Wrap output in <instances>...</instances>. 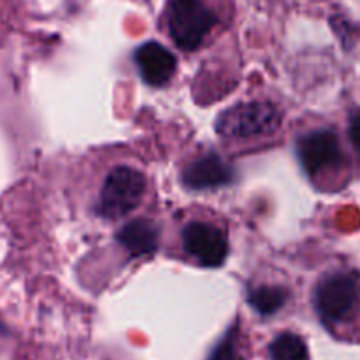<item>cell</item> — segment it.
I'll list each match as a JSON object with an SVG mask.
<instances>
[{
  "label": "cell",
  "instance_id": "2",
  "mask_svg": "<svg viewBox=\"0 0 360 360\" xmlns=\"http://www.w3.org/2000/svg\"><path fill=\"white\" fill-rule=\"evenodd\" d=\"M360 278L355 271H334L326 274L315 288V309L326 326L347 322L357 308Z\"/></svg>",
  "mask_w": 360,
  "mask_h": 360
},
{
  "label": "cell",
  "instance_id": "3",
  "mask_svg": "<svg viewBox=\"0 0 360 360\" xmlns=\"http://www.w3.org/2000/svg\"><path fill=\"white\" fill-rule=\"evenodd\" d=\"M146 192V178L141 171L127 165L111 169L102 185L97 214L104 220H120L139 206Z\"/></svg>",
  "mask_w": 360,
  "mask_h": 360
},
{
  "label": "cell",
  "instance_id": "9",
  "mask_svg": "<svg viewBox=\"0 0 360 360\" xmlns=\"http://www.w3.org/2000/svg\"><path fill=\"white\" fill-rule=\"evenodd\" d=\"M116 239L132 257H148L158 250L160 229L148 218H137L123 225L116 234Z\"/></svg>",
  "mask_w": 360,
  "mask_h": 360
},
{
  "label": "cell",
  "instance_id": "1",
  "mask_svg": "<svg viewBox=\"0 0 360 360\" xmlns=\"http://www.w3.org/2000/svg\"><path fill=\"white\" fill-rule=\"evenodd\" d=\"M220 16L204 0H167L165 25L169 37L183 51H195L220 25Z\"/></svg>",
  "mask_w": 360,
  "mask_h": 360
},
{
  "label": "cell",
  "instance_id": "4",
  "mask_svg": "<svg viewBox=\"0 0 360 360\" xmlns=\"http://www.w3.org/2000/svg\"><path fill=\"white\" fill-rule=\"evenodd\" d=\"M281 125V112L271 102H243L221 112L217 120V132L221 137L271 136Z\"/></svg>",
  "mask_w": 360,
  "mask_h": 360
},
{
  "label": "cell",
  "instance_id": "6",
  "mask_svg": "<svg viewBox=\"0 0 360 360\" xmlns=\"http://www.w3.org/2000/svg\"><path fill=\"white\" fill-rule=\"evenodd\" d=\"M299 164L309 178H316L329 167H338L343 162L340 137L330 129H319L299 137L295 144Z\"/></svg>",
  "mask_w": 360,
  "mask_h": 360
},
{
  "label": "cell",
  "instance_id": "5",
  "mask_svg": "<svg viewBox=\"0 0 360 360\" xmlns=\"http://www.w3.org/2000/svg\"><path fill=\"white\" fill-rule=\"evenodd\" d=\"M183 250L202 267H220L229 255V238L210 221H188L181 231Z\"/></svg>",
  "mask_w": 360,
  "mask_h": 360
},
{
  "label": "cell",
  "instance_id": "13",
  "mask_svg": "<svg viewBox=\"0 0 360 360\" xmlns=\"http://www.w3.org/2000/svg\"><path fill=\"white\" fill-rule=\"evenodd\" d=\"M348 136H350L352 144L360 153V112H354L350 116V127H348Z\"/></svg>",
  "mask_w": 360,
  "mask_h": 360
},
{
  "label": "cell",
  "instance_id": "11",
  "mask_svg": "<svg viewBox=\"0 0 360 360\" xmlns=\"http://www.w3.org/2000/svg\"><path fill=\"white\" fill-rule=\"evenodd\" d=\"M269 355L271 360H306L308 348L297 334L283 333L271 343Z\"/></svg>",
  "mask_w": 360,
  "mask_h": 360
},
{
  "label": "cell",
  "instance_id": "7",
  "mask_svg": "<svg viewBox=\"0 0 360 360\" xmlns=\"http://www.w3.org/2000/svg\"><path fill=\"white\" fill-rule=\"evenodd\" d=\"M236 172L227 162L217 153H206L197 157L183 169L181 181L190 190H213L231 185Z\"/></svg>",
  "mask_w": 360,
  "mask_h": 360
},
{
  "label": "cell",
  "instance_id": "12",
  "mask_svg": "<svg viewBox=\"0 0 360 360\" xmlns=\"http://www.w3.org/2000/svg\"><path fill=\"white\" fill-rule=\"evenodd\" d=\"M238 333L239 326H232L227 330V334L224 336V340L214 347V350L211 352V355L207 360H238L239 357L236 355V341H238Z\"/></svg>",
  "mask_w": 360,
  "mask_h": 360
},
{
  "label": "cell",
  "instance_id": "10",
  "mask_svg": "<svg viewBox=\"0 0 360 360\" xmlns=\"http://www.w3.org/2000/svg\"><path fill=\"white\" fill-rule=\"evenodd\" d=\"M290 292L278 285H262L248 292V302L260 315H274L288 302Z\"/></svg>",
  "mask_w": 360,
  "mask_h": 360
},
{
  "label": "cell",
  "instance_id": "8",
  "mask_svg": "<svg viewBox=\"0 0 360 360\" xmlns=\"http://www.w3.org/2000/svg\"><path fill=\"white\" fill-rule=\"evenodd\" d=\"M141 77L146 84L155 88L165 86L176 72V56L160 42L148 41L141 44L134 53Z\"/></svg>",
  "mask_w": 360,
  "mask_h": 360
}]
</instances>
